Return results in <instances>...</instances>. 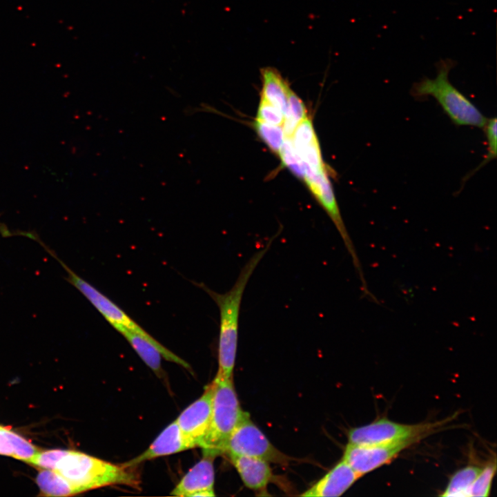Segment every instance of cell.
I'll list each match as a JSON object with an SVG mask.
<instances>
[{
    "mask_svg": "<svg viewBox=\"0 0 497 497\" xmlns=\"http://www.w3.org/2000/svg\"><path fill=\"white\" fill-rule=\"evenodd\" d=\"M133 467L115 465L78 451L64 450L53 470L81 493L113 485L137 488L140 480Z\"/></svg>",
    "mask_w": 497,
    "mask_h": 497,
    "instance_id": "obj_1",
    "label": "cell"
},
{
    "mask_svg": "<svg viewBox=\"0 0 497 497\" xmlns=\"http://www.w3.org/2000/svg\"><path fill=\"white\" fill-rule=\"evenodd\" d=\"M456 61L442 59L436 64L433 78L425 77L415 82L410 90L416 99L431 96L440 105L451 121L457 126L483 128L487 118L449 81V75Z\"/></svg>",
    "mask_w": 497,
    "mask_h": 497,
    "instance_id": "obj_2",
    "label": "cell"
},
{
    "mask_svg": "<svg viewBox=\"0 0 497 497\" xmlns=\"http://www.w3.org/2000/svg\"><path fill=\"white\" fill-rule=\"evenodd\" d=\"M212 411L208 431L199 447L203 455L224 454L227 441L246 413L240 405L233 377L217 373L211 382Z\"/></svg>",
    "mask_w": 497,
    "mask_h": 497,
    "instance_id": "obj_3",
    "label": "cell"
},
{
    "mask_svg": "<svg viewBox=\"0 0 497 497\" xmlns=\"http://www.w3.org/2000/svg\"><path fill=\"white\" fill-rule=\"evenodd\" d=\"M303 181L336 228L343 243L352 259L353 266L359 275L361 290L364 297L371 299L373 295L369 291L361 263L355 246L342 217L339 206L335 198L332 184L327 175V170L319 173L306 172Z\"/></svg>",
    "mask_w": 497,
    "mask_h": 497,
    "instance_id": "obj_4",
    "label": "cell"
},
{
    "mask_svg": "<svg viewBox=\"0 0 497 497\" xmlns=\"http://www.w3.org/2000/svg\"><path fill=\"white\" fill-rule=\"evenodd\" d=\"M224 454L257 458L269 462L288 465L291 460L267 439L262 431L252 422L246 412L230 436Z\"/></svg>",
    "mask_w": 497,
    "mask_h": 497,
    "instance_id": "obj_5",
    "label": "cell"
},
{
    "mask_svg": "<svg viewBox=\"0 0 497 497\" xmlns=\"http://www.w3.org/2000/svg\"><path fill=\"white\" fill-rule=\"evenodd\" d=\"M438 423L405 425L380 418L364 426L351 429L348 433L349 443L373 445L421 438L431 433Z\"/></svg>",
    "mask_w": 497,
    "mask_h": 497,
    "instance_id": "obj_6",
    "label": "cell"
},
{
    "mask_svg": "<svg viewBox=\"0 0 497 497\" xmlns=\"http://www.w3.org/2000/svg\"><path fill=\"white\" fill-rule=\"evenodd\" d=\"M418 442L406 440L394 442L357 445L348 443L342 459L361 477L389 463L402 451Z\"/></svg>",
    "mask_w": 497,
    "mask_h": 497,
    "instance_id": "obj_7",
    "label": "cell"
},
{
    "mask_svg": "<svg viewBox=\"0 0 497 497\" xmlns=\"http://www.w3.org/2000/svg\"><path fill=\"white\" fill-rule=\"evenodd\" d=\"M50 253L59 262L67 271L68 273V280L91 302L115 330L120 327H124L137 332L146 338L153 337L112 300L77 275L65 264L60 261L57 256L53 255V253L52 254L51 252H50Z\"/></svg>",
    "mask_w": 497,
    "mask_h": 497,
    "instance_id": "obj_8",
    "label": "cell"
},
{
    "mask_svg": "<svg viewBox=\"0 0 497 497\" xmlns=\"http://www.w3.org/2000/svg\"><path fill=\"white\" fill-rule=\"evenodd\" d=\"M213 387L208 385L204 393L186 407L175 420L184 437L193 448L199 447L210 425Z\"/></svg>",
    "mask_w": 497,
    "mask_h": 497,
    "instance_id": "obj_9",
    "label": "cell"
},
{
    "mask_svg": "<svg viewBox=\"0 0 497 497\" xmlns=\"http://www.w3.org/2000/svg\"><path fill=\"white\" fill-rule=\"evenodd\" d=\"M117 331L124 337L140 358L157 375L160 376L162 372V358L188 370L191 369L187 362L163 346L153 337L146 338L124 327H120Z\"/></svg>",
    "mask_w": 497,
    "mask_h": 497,
    "instance_id": "obj_10",
    "label": "cell"
},
{
    "mask_svg": "<svg viewBox=\"0 0 497 497\" xmlns=\"http://www.w3.org/2000/svg\"><path fill=\"white\" fill-rule=\"evenodd\" d=\"M192 448L193 447L184 437L176 420H175L160 433L144 452L122 465L126 467H134L142 462Z\"/></svg>",
    "mask_w": 497,
    "mask_h": 497,
    "instance_id": "obj_11",
    "label": "cell"
},
{
    "mask_svg": "<svg viewBox=\"0 0 497 497\" xmlns=\"http://www.w3.org/2000/svg\"><path fill=\"white\" fill-rule=\"evenodd\" d=\"M360 477L342 459L300 496L306 497L340 496Z\"/></svg>",
    "mask_w": 497,
    "mask_h": 497,
    "instance_id": "obj_12",
    "label": "cell"
},
{
    "mask_svg": "<svg viewBox=\"0 0 497 497\" xmlns=\"http://www.w3.org/2000/svg\"><path fill=\"white\" fill-rule=\"evenodd\" d=\"M215 457L204 455L184 476L171 491L170 495L177 496H197L203 491L213 489L215 471L213 460Z\"/></svg>",
    "mask_w": 497,
    "mask_h": 497,
    "instance_id": "obj_13",
    "label": "cell"
},
{
    "mask_svg": "<svg viewBox=\"0 0 497 497\" xmlns=\"http://www.w3.org/2000/svg\"><path fill=\"white\" fill-rule=\"evenodd\" d=\"M228 458L248 488L262 492L265 490L273 477L269 462L245 456Z\"/></svg>",
    "mask_w": 497,
    "mask_h": 497,
    "instance_id": "obj_14",
    "label": "cell"
},
{
    "mask_svg": "<svg viewBox=\"0 0 497 497\" xmlns=\"http://www.w3.org/2000/svg\"><path fill=\"white\" fill-rule=\"evenodd\" d=\"M262 88L260 98L275 106L285 115L290 87L278 71L273 68L261 70Z\"/></svg>",
    "mask_w": 497,
    "mask_h": 497,
    "instance_id": "obj_15",
    "label": "cell"
},
{
    "mask_svg": "<svg viewBox=\"0 0 497 497\" xmlns=\"http://www.w3.org/2000/svg\"><path fill=\"white\" fill-rule=\"evenodd\" d=\"M38 451L36 447L21 435L0 425V454L28 462Z\"/></svg>",
    "mask_w": 497,
    "mask_h": 497,
    "instance_id": "obj_16",
    "label": "cell"
},
{
    "mask_svg": "<svg viewBox=\"0 0 497 497\" xmlns=\"http://www.w3.org/2000/svg\"><path fill=\"white\" fill-rule=\"evenodd\" d=\"M36 483L41 494L45 496H70L80 493L64 477L52 469L40 470Z\"/></svg>",
    "mask_w": 497,
    "mask_h": 497,
    "instance_id": "obj_17",
    "label": "cell"
},
{
    "mask_svg": "<svg viewBox=\"0 0 497 497\" xmlns=\"http://www.w3.org/2000/svg\"><path fill=\"white\" fill-rule=\"evenodd\" d=\"M482 468L475 465L467 466L457 471L441 494L447 497H469L471 486Z\"/></svg>",
    "mask_w": 497,
    "mask_h": 497,
    "instance_id": "obj_18",
    "label": "cell"
},
{
    "mask_svg": "<svg viewBox=\"0 0 497 497\" xmlns=\"http://www.w3.org/2000/svg\"><path fill=\"white\" fill-rule=\"evenodd\" d=\"M307 117V111L304 102L290 89L287 109L282 124L285 137H291L298 124Z\"/></svg>",
    "mask_w": 497,
    "mask_h": 497,
    "instance_id": "obj_19",
    "label": "cell"
},
{
    "mask_svg": "<svg viewBox=\"0 0 497 497\" xmlns=\"http://www.w3.org/2000/svg\"><path fill=\"white\" fill-rule=\"evenodd\" d=\"M255 129L260 138L278 155L285 135L282 125H273L255 119Z\"/></svg>",
    "mask_w": 497,
    "mask_h": 497,
    "instance_id": "obj_20",
    "label": "cell"
},
{
    "mask_svg": "<svg viewBox=\"0 0 497 497\" xmlns=\"http://www.w3.org/2000/svg\"><path fill=\"white\" fill-rule=\"evenodd\" d=\"M282 162L291 173L301 179H304L305 168L303 162L293 146L291 137L284 138L278 153Z\"/></svg>",
    "mask_w": 497,
    "mask_h": 497,
    "instance_id": "obj_21",
    "label": "cell"
},
{
    "mask_svg": "<svg viewBox=\"0 0 497 497\" xmlns=\"http://www.w3.org/2000/svg\"><path fill=\"white\" fill-rule=\"evenodd\" d=\"M485 137L487 139V154L485 155L484 159L481 163L472 171L469 173L463 179L464 182H466L476 172L478 171L480 168L485 166L491 160L494 159L497 155V120L496 117L487 118V120L483 127Z\"/></svg>",
    "mask_w": 497,
    "mask_h": 497,
    "instance_id": "obj_22",
    "label": "cell"
},
{
    "mask_svg": "<svg viewBox=\"0 0 497 497\" xmlns=\"http://www.w3.org/2000/svg\"><path fill=\"white\" fill-rule=\"evenodd\" d=\"M496 470V460L482 468L470 489L469 497L488 496L490 494L491 482Z\"/></svg>",
    "mask_w": 497,
    "mask_h": 497,
    "instance_id": "obj_23",
    "label": "cell"
},
{
    "mask_svg": "<svg viewBox=\"0 0 497 497\" xmlns=\"http://www.w3.org/2000/svg\"><path fill=\"white\" fill-rule=\"evenodd\" d=\"M64 451V449L37 451L28 463L41 469L53 470Z\"/></svg>",
    "mask_w": 497,
    "mask_h": 497,
    "instance_id": "obj_24",
    "label": "cell"
},
{
    "mask_svg": "<svg viewBox=\"0 0 497 497\" xmlns=\"http://www.w3.org/2000/svg\"><path fill=\"white\" fill-rule=\"evenodd\" d=\"M256 119L268 124L282 126L284 115L277 108L260 98Z\"/></svg>",
    "mask_w": 497,
    "mask_h": 497,
    "instance_id": "obj_25",
    "label": "cell"
}]
</instances>
